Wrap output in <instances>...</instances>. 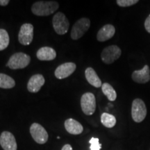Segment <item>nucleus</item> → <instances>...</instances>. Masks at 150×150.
Listing matches in <instances>:
<instances>
[{
	"label": "nucleus",
	"mask_w": 150,
	"mask_h": 150,
	"mask_svg": "<svg viewBox=\"0 0 150 150\" xmlns=\"http://www.w3.org/2000/svg\"><path fill=\"white\" fill-rule=\"evenodd\" d=\"M36 56L40 61H52L56 57V52L53 48L43 47L38 50Z\"/></svg>",
	"instance_id": "16"
},
{
	"label": "nucleus",
	"mask_w": 150,
	"mask_h": 150,
	"mask_svg": "<svg viewBox=\"0 0 150 150\" xmlns=\"http://www.w3.org/2000/svg\"><path fill=\"white\" fill-rule=\"evenodd\" d=\"M8 0H0V6H5L8 5Z\"/></svg>",
	"instance_id": "26"
},
{
	"label": "nucleus",
	"mask_w": 150,
	"mask_h": 150,
	"mask_svg": "<svg viewBox=\"0 0 150 150\" xmlns=\"http://www.w3.org/2000/svg\"><path fill=\"white\" fill-rule=\"evenodd\" d=\"M0 145L4 150H17L18 148L15 136L9 131H3L1 133Z\"/></svg>",
	"instance_id": "10"
},
{
	"label": "nucleus",
	"mask_w": 150,
	"mask_h": 150,
	"mask_svg": "<svg viewBox=\"0 0 150 150\" xmlns=\"http://www.w3.org/2000/svg\"><path fill=\"white\" fill-rule=\"evenodd\" d=\"M122 51L117 45H110L104 48L101 54L102 61L106 64H111L120 57Z\"/></svg>",
	"instance_id": "7"
},
{
	"label": "nucleus",
	"mask_w": 150,
	"mask_h": 150,
	"mask_svg": "<svg viewBox=\"0 0 150 150\" xmlns=\"http://www.w3.org/2000/svg\"><path fill=\"white\" fill-rule=\"evenodd\" d=\"M81 106L82 111L87 115H93L96 110V99L92 93H86L81 99Z\"/></svg>",
	"instance_id": "6"
},
{
	"label": "nucleus",
	"mask_w": 150,
	"mask_h": 150,
	"mask_svg": "<svg viewBox=\"0 0 150 150\" xmlns=\"http://www.w3.org/2000/svg\"><path fill=\"white\" fill-rule=\"evenodd\" d=\"M102 91L104 95L110 102H114L117 98V93L115 89L108 83H104L102 86Z\"/></svg>",
	"instance_id": "19"
},
{
	"label": "nucleus",
	"mask_w": 150,
	"mask_h": 150,
	"mask_svg": "<svg viewBox=\"0 0 150 150\" xmlns=\"http://www.w3.org/2000/svg\"><path fill=\"white\" fill-rule=\"evenodd\" d=\"M115 29L112 24H106L99 30L97 34V39L99 42H105L113 37Z\"/></svg>",
	"instance_id": "14"
},
{
	"label": "nucleus",
	"mask_w": 150,
	"mask_h": 150,
	"mask_svg": "<svg viewBox=\"0 0 150 150\" xmlns=\"http://www.w3.org/2000/svg\"><path fill=\"white\" fill-rule=\"evenodd\" d=\"M59 5L54 1H38L31 6V11L37 16H47L59 8Z\"/></svg>",
	"instance_id": "1"
},
{
	"label": "nucleus",
	"mask_w": 150,
	"mask_h": 150,
	"mask_svg": "<svg viewBox=\"0 0 150 150\" xmlns=\"http://www.w3.org/2000/svg\"><path fill=\"white\" fill-rule=\"evenodd\" d=\"M144 25H145L146 31H147L148 33H150V14L149 15V16L146 18L145 21V24H144Z\"/></svg>",
	"instance_id": "24"
},
{
	"label": "nucleus",
	"mask_w": 150,
	"mask_h": 150,
	"mask_svg": "<svg viewBox=\"0 0 150 150\" xmlns=\"http://www.w3.org/2000/svg\"><path fill=\"white\" fill-rule=\"evenodd\" d=\"M52 23L54 30L59 35H63L66 33L70 27L69 20H67L65 14L61 12H59L54 15Z\"/></svg>",
	"instance_id": "5"
},
{
	"label": "nucleus",
	"mask_w": 150,
	"mask_h": 150,
	"mask_svg": "<svg viewBox=\"0 0 150 150\" xmlns=\"http://www.w3.org/2000/svg\"><path fill=\"white\" fill-rule=\"evenodd\" d=\"M91 27V21L88 18H83L77 20L73 25L71 31V38L73 40H78L81 38Z\"/></svg>",
	"instance_id": "4"
},
{
	"label": "nucleus",
	"mask_w": 150,
	"mask_h": 150,
	"mask_svg": "<svg viewBox=\"0 0 150 150\" xmlns=\"http://www.w3.org/2000/svg\"><path fill=\"white\" fill-rule=\"evenodd\" d=\"M117 4L120 7H129L138 3V0H117Z\"/></svg>",
	"instance_id": "22"
},
{
	"label": "nucleus",
	"mask_w": 150,
	"mask_h": 150,
	"mask_svg": "<svg viewBox=\"0 0 150 150\" xmlns=\"http://www.w3.org/2000/svg\"><path fill=\"white\" fill-rule=\"evenodd\" d=\"M45 81V80L42 74L33 75L30 78L27 83L28 91L31 93H38L44 85Z\"/></svg>",
	"instance_id": "13"
},
{
	"label": "nucleus",
	"mask_w": 150,
	"mask_h": 150,
	"mask_svg": "<svg viewBox=\"0 0 150 150\" xmlns=\"http://www.w3.org/2000/svg\"><path fill=\"white\" fill-rule=\"evenodd\" d=\"M9 38L8 33L5 29H0V51L6 49L9 45Z\"/></svg>",
	"instance_id": "21"
},
{
	"label": "nucleus",
	"mask_w": 150,
	"mask_h": 150,
	"mask_svg": "<svg viewBox=\"0 0 150 150\" xmlns=\"http://www.w3.org/2000/svg\"><path fill=\"white\" fill-rule=\"evenodd\" d=\"M133 81L138 83H146L150 81V70L147 65L140 70H135L131 75Z\"/></svg>",
	"instance_id": "12"
},
{
	"label": "nucleus",
	"mask_w": 150,
	"mask_h": 150,
	"mask_svg": "<svg viewBox=\"0 0 150 150\" xmlns=\"http://www.w3.org/2000/svg\"><path fill=\"white\" fill-rule=\"evenodd\" d=\"M16 82L13 79L8 75L0 73V88L4 89H10L13 88Z\"/></svg>",
	"instance_id": "18"
},
{
	"label": "nucleus",
	"mask_w": 150,
	"mask_h": 150,
	"mask_svg": "<svg viewBox=\"0 0 150 150\" xmlns=\"http://www.w3.org/2000/svg\"><path fill=\"white\" fill-rule=\"evenodd\" d=\"M101 122L104 127L107 128H112L116 125V118L114 115L108 112H104L101 116Z\"/></svg>",
	"instance_id": "20"
},
{
	"label": "nucleus",
	"mask_w": 150,
	"mask_h": 150,
	"mask_svg": "<svg viewBox=\"0 0 150 150\" xmlns=\"http://www.w3.org/2000/svg\"><path fill=\"white\" fill-rule=\"evenodd\" d=\"M33 38V26L31 24H22L18 34V40L20 44L29 45Z\"/></svg>",
	"instance_id": "9"
},
{
	"label": "nucleus",
	"mask_w": 150,
	"mask_h": 150,
	"mask_svg": "<svg viewBox=\"0 0 150 150\" xmlns=\"http://www.w3.org/2000/svg\"><path fill=\"white\" fill-rule=\"evenodd\" d=\"M147 110L145 102L141 99H135L131 106V117L134 122H141L147 116Z\"/></svg>",
	"instance_id": "2"
},
{
	"label": "nucleus",
	"mask_w": 150,
	"mask_h": 150,
	"mask_svg": "<svg viewBox=\"0 0 150 150\" xmlns=\"http://www.w3.org/2000/svg\"><path fill=\"white\" fill-rule=\"evenodd\" d=\"M76 64L72 62L65 63L59 65L56 69L54 74L56 77L59 79H63L70 76L76 70Z\"/></svg>",
	"instance_id": "11"
},
{
	"label": "nucleus",
	"mask_w": 150,
	"mask_h": 150,
	"mask_svg": "<svg viewBox=\"0 0 150 150\" xmlns=\"http://www.w3.org/2000/svg\"><path fill=\"white\" fill-rule=\"evenodd\" d=\"M30 134L37 143L45 144L48 140V134L42 125L33 123L30 127Z\"/></svg>",
	"instance_id": "8"
},
{
	"label": "nucleus",
	"mask_w": 150,
	"mask_h": 150,
	"mask_svg": "<svg viewBox=\"0 0 150 150\" xmlns=\"http://www.w3.org/2000/svg\"><path fill=\"white\" fill-rule=\"evenodd\" d=\"M64 125L66 131L70 134L79 135L81 134L83 131V126L78 121L75 120L72 118L66 120Z\"/></svg>",
	"instance_id": "15"
},
{
	"label": "nucleus",
	"mask_w": 150,
	"mask_h": 150,
	"mask_svg": "<svg viewBox=\"0 0 150 150\" xmlns=\"http://www.w3.org/2000/svg\"><path fill=\"white\" fill-rule=\"evenodd\" d=\"M85 76L86 80L88 83L95 88L102 87V81L98 76V75L95 70L92 67H88L85 71Z\"/></svg>",
	"instance_id": "17"
},
{
	"label": "nucleus",
	"mask_w": 150,
	"mask_h": 150,
	"mask_svg": "<svg viewBox=\"0 0 150 150\" xmlns=\"http://www.w3.org/2000/svg\"><path fill=\"white\" fill-rule=\"evenodd\" d=\"M31 61V57L27 54L18 52L11 56L6 66L12 70L22 69L27 67Z\"/></svg>",
	"instance_id": "3"
},
{
	"label": "nucleus",
	"mask_w": 150,
	"mask_h": 150,
	"mask_svg": "<svg viewBox=\"0 0 150 150\" xmlns=\"http://www.w3.org/2000/svg\"><path fill=\"white\" fill-rule=\"evenodd\" d=\"M89 142L91 144V150H100L102 148V145L99 143V138H92Z\"/></svg>",
	"instance_id": "23"
},
{
	"label": "nucleus",
	"mask_w": 150,
	"mask_h": 150,
	"mask_svg": "<svg viewBox=\"0 0 150 150\" xmlns=\"http://www.w3.org/2000/svg\"><path fill=\"white\" fill-rule=\"evenodd\" d=\"M61 150H72V147L70 145L67 144V145H65L64 146H63Z\"/></svg>",
	"instance_id": "25"
}]
</instances>
